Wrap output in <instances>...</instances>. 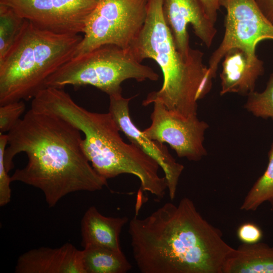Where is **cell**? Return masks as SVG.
<instances>
[{
    "mask_svg": "<svg viewBox=\"0 0 273 273\" xmlns=\"http://www.w3.org/2000/svg\"><path fill=\"white\" fill-rule=\"evenodd\" d=\"M7 135V171L13 168L17 154L24 153L28 158L26 165L11 176V181L41 190L49 207L70 193L107 186V179L94 169L82 150L81 131L59 116L31 107Z\"/></svg>",
    "mask_w": 273,
    "mask_h": 273,
    "instance_id": "1",
    "label": "cell"
},
{
    "mask_svg": "<svg viewBox=\"0 0 273 273\" xmlns=\"http://www.w3.org/2000/svg\"><path fill=\"white\" fill-rule=\"evenodd\" d=\"M128 232L142 273H223L235 249L187 197L177 205L167 202L145 217L135 215Z\"/></svg>",
    "mask_w": 273,
    "mask_h": 273,
    "instance_id": "2",
    "label": "cell"
},
{
    "mask_svg": "<svg viewBox=\"0 0 273 273\" xmlns=\"http://www.w3.org/2000/svg\"><path fill=\"white\" fill-rule=\"evenodd\" d=\"M162 4L163 0H149L145 23L130 48L141 62L147 58L155 61L163 73L161 88L150 93L142 105L158 101L184 117L197 116V101L211 88L208 67L202 52L189 60L179 52L164 20Z\"/></svg>",
    "mask_w": 273,
    "mask_h": 273,
    "instance_id": "3",
    "label": "cell"
},
{
    "mask_svg": "<svg viewBox=\"0 0 273 273\" xmlns=\"http://www.w3.org/2000/svg\"><path fill=\"white\" fill-rule=\"evenodd\" d=\"M80 34L40 29L25 19L15 42L0 61V106L32 99L47 79L74 57Z\"/></svg>",
    "mask_w": 273,
    "mask_h": 273,
    "instance_id": "4",
    "label": "cell"
},
{
    "mask_svg": "<svg viewBox=\"0 0 273 273\" xmlns=\"http://www.w3.org/2000/svg\"><path fill=\"white\" fill-rule=\"evenodd\" d=\"M69 121L84 135L81 146L94 169L108 179L122 174L137 177L141 188L162 199L167 184L159 176L158 163L136 145L125 143L111 114L75 109Z\"/></svg>",
    "mask_w": 273,
    "mask_h": 273,
    "instance_id": "5",
    "label": "cell"
},
{
    "mask_svg": "<svg viewBox=\"0 0 273 273\" xmlns=\"http://www.w3.org/2000/svg\"><path fill=\"white\" fill-rule=\"evenodd\" d=\"M158 78V74L142 64L131 48L107 44L64 64L47 79L45 88L92 85L110 97L121 95V85L127 79L141 82Z\"/></svg>",
    "mask_w": 273,
    "mask_h": 273,
    "instance_id": "6",
    "label": "cell"
},
{
    "mask_svg": "<svg viewBox=\"0 0 273 273\" xmlns=\"http://www.w3.org/2000/svg\"><path fill=\"white\" fill-rule=\"evenodd\" d=\"M149 0H97L74 57L101 46L129 49L145 23Z\"/></svg>",
    "mask_w": 273,
    "mask_h": 273,
    "instance_id": "7",
    "label": "cell"
},
{
    "mask_svg": "<svg viewBox=\"0 0 273 273\" xmlns=\"http://www.w3.org/2000/svg\"><path fill=\"white\" fill-rule=\"evenodd\" d=\"M226 11L225 31L219 47L211 56L208 74L215 77L220 61L231 49L238 48L254 57L258 43L273 40V24L264 16L255 0H220Z\"/></svg>",
    "mask_w": 273,
    "mask_h": 273,
    "instance_id": "8",
    "label": "cell"
},
{
    "mask_svg": "<svg viewBox=\"0 0 273 273\" xmlns=\"http://www.w3.org/2000/svg\"><path fill=\"white\" fill-rule=\"evenodd\" d=\"M97 0H0L36 27L59 34L83 33Z\"/></svg>",
    "mask_w": 273,
    "mask_h": 273,
    "instance_id": "9",
    "label": "cell"
},
{
    "mask_svg": "<svg viewBox=\"0 0 273 273\" xmlns=\"http://www.w3.org/2000/svg\"><path fill=\"white\" fill-rule=\"evenodd\" d=\"M151 125L143 131L151 140L167 143L178 157L198 161L207 154L203 146L208 124L197 116L184 117L167 109L160 102L153 103Z\"/></svg>",
    "mask_w": 273,
    "mask_h": 273,
    "instance_id": "10",
    "label": "cell"
},
{
    "mask_svg": "<svg viewBox=\"0 0 273 273\" xmlns=\"http://www.w3.org/2000/svg\"><path fill=\"white\" fill-rule=\"evenodd\" d=\"M162 11L176 48L185 59H192L202 53L190 46L187 31L189 25L192 26L196 35L207 48L211 47L216 29L199 0H163Z\"/></svg>",
    "mask_w": 273,
    "mask_h": 273,
    "instance_id": "11",
    "label": "cell"
},
{
    "mask_svg": "<svg viewBox=\"0 0 273 273\" xmlns=\"http://www.w3.org/2000/svg\"><path fill=\"white\" fill-rule=\"evenodd\" d=\"M132 98H125L122 95L109 97V112L120 131L130 143L136 145L158 163L164 173L170 199L173 200L184 166L176 161L166 146L150 139L135 126L129 114V103Z\"/></svg>",
    "mask_w": 273,
    "mask_h": 273,
    "instance_id": "12",
    "label": "cell"
},
{
    "mask_svg": "<svg viewBox=\"0 0 273 273\" xmlns=\"http://www.w3.org/2000/svg\"><path fill=\"white\" fill-rule=\"evenodd\" d=\"M16 273H85L82 251L66 243L51 248L41 247L21 255L15 266Z\"/></svg>",
    "mask_w": 273,
    "mask_h": 273,
    "instance_id": "13",
    "label": "cell"
},
{
    "mask_svg": "<svg viewBox=\"0 0 273 273\" xmlns=\"http://www.w3.org/2000/svg\"><path fill=\"white\" fill-rule=\"evenodd\" d=\"M222 66L221 96L229 93L248 96L255 91L256 81L264 71L263 62L257 56L250 57L238 48L225 54Z\"/></svg>",
    "mask_w": 273,
    "mask_h": 273,
    "instance_id": "14",
    "label": "cell"
},
{
    "mask_svg": "<svg viewBox=\"0 0 273 273\" xmlns=\"http://www.w3.org/2000/svg\"><path fill=\"white\" fill-rule=\"evenodd\" d=\"M128 221L126 216H106L95 206H90L84 213L81 221L82 246L84 247L94 245L121 250L120 235Z\"/></svg>",
    "mask_w": 273,
    "mask_h": 273,
    "instance_id": "15",
    "label": "cell"
},
{
    "mask_svg": "<svg viewBox=\"0 0 273 273\" xmlns=\"http://www.w3.org/2000/svg\"><path fill=\"white\" fill-rule=\"evenodd\" d=\"M223 273H273V245L243 243L228 259Z\"/></svg>",
    "mask_w": 273,
    "mask_h": 273,
    "instance_id": "16",
    "label": "cell"
},
{
    "mask_svg": "<svg viewBox=\"0 0 273 273\" xmlns=\"http://www.w3.org/2000/svg\"><path fill=\"white\" fill-rule=\"evenodd\" d=\"M82 251L85 273H125L132 266L122 250L89 245Z\"/></svg>",
    "mask_w": 273,
    "mask_h": 273,
    "instance_id": "17",
    "label": "cell"
},
{
    "mask_svg": "<svg viewBox=\"0 0 273 273\" xmlns=\"http://www.w3.org/2000/svg\"><path fill=\"white\" fill-rule=\"evenodd\" d=\"M265 202L273 207V142L268 152L267 168L247 194L240 209L255 211Z\"/></svg>",
    "mask_w": 273,
    "mask_h": 273,
    "instance_id": "18",
    "label": "cell"
},
{
    "mask_svg": "<svg viewBox=\"0 0 273 273\" xmlns=\"http://www.w3.org/2000/svg\"><path fill=\"white\" fill-rule=\"evenodd\" d=\"M24 21L13 8L0 4V61L15 42Z\"/></svg>",
    "mask_w": 273,
    "mask_h": 273,
    "instance_id": "19",
    "label": "cell"
},
{
    "mask_svg": "<svg viewBox=\"0 0 273 273\" xmlns=\"http://www.w3.org/2000/svg\"><path fill=\"white\" fill-rule=\"evenodd\" d=\"M245 108L256 117L273 119V71L263 92L248 95Z\"/></svg>",
    "mask_w": 273,
    "mask_h": 273,
    "instance_id": "20",
    "label": "cell"
},
{
    "mask_svg": "<svg viewBox=\"0 0 273 273\" xmlns=\"http://www.w3.org/2000/svg\"><path fill=\"white\" fill-rule=\"evenodd\" d=\"M25 109V104L23 100L1 105L0 134L11 130L21 118Z\"/></svg>",
    "mask_w": 273,
    "mask_h": 273,
    "instance_id": "21",
    "label": "cell"
},
{
    "mask_svg": "<svg viewBox=\"0 0 273 273\" xmlns=\"http://www.w3.org/2000/svg\"><path fill=\"white\" fill-rule=\"evenodd\" d=\"M7 134H0V206L8 204L11 199L12 182L11 176L8 175L4 162V154L8 145Z\"/></svg>",
    "mask_w": 273,
    "mask_h": 273,
    "instance_id": "22",
    "label": "cell"
},
{
    "mask_svg": "<svg viewBox=\"0 0 273 273\" xmlns=\"http://www.w3.org/2000/svg\"><path fill=\"white\" fill-rule=\"evenodd\" d=\"M238 239L245 244H254L260 242L263 236L262 231L256 224L245 222L238 229Z\"/></svg>",
    "mask_w": 273,
    "mask_h": 273,
    "instance_id": "23",
    "label": "cell"
},
{
    "mask_svg": "<svg viewBox=\"0 0 273 273\" xmlns=\"http://www.w3.org/2000/svg\"><path fill=\"white\" fill-rule=\"evenodd\" d=\"M220 0H199L209 19L214 24H215L217 11L219 9Z\"/></svg>",
    "mask_w": 273,
    "mask_h": 273,
    "instance_id": "24",
    "label": "cell"
},
{
    "mask_svg": "<svg viewBox=\"0 0 273 273\" xmlns=\"http://www.w3.org/2000/svg\"><path fill=\"white\" fill-rule=\"evenodd\" d=\"M266 18L273 24V0H255Z\"/></svg>",
    "mask_w": 273,
    "mask_h": 273,
    "instance_id": "25",
    "label": "cell"
}]
</instances>
